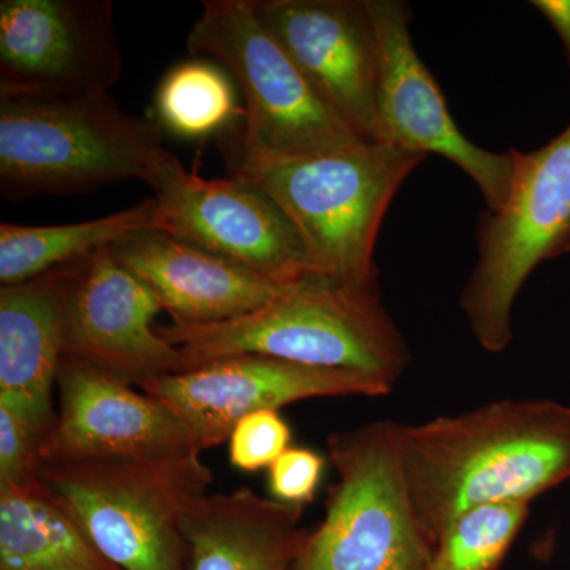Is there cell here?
<instances>
[{
    "label": "cell",
    "instance_id": "cell-24",
    "mask_svg": "<svg viewBox=\"0 0 570 570\" xmlns=\"http://www.w3.org/2000/svg\"><path fill=\"white\" fill-rule=\"evenodd\" d=\"M43 436L18 412L0 403V489L39 482Z\"/></svg>",
    "mask_w": 570,
    "mask_h": 570
},
{
    "label": "cell",
    "instance_id": "cell-9",
    "mask_svg": "<svg viewBox=\"0 0 570 570\" xmlns=\"http://www.w3.org/2000/svg\"><path fill=\"white\" fill-rule=\"evenodd\" d=\"M146 184L159 204L160 230L281 285L314 272L295 225L253 183L238 176L202 178L167 151L154 165Z\"/></svg>",
    "mask_w": 570,
    "mask_h": 570
},
{
    "label": "cell",
    "instance_id": "cell-10",
    "mask_svg": "<svg viewBox=\"0 0 570 570\" xmlns=\"http://www.w3.org/2000/svg\"><path fill=\"white\" fill-rule=\"evenodd\" d=\"M376 29L379 78L374 142L439 154L474 181L489 212L508 198L513 157L480 148L461 132L444 94L411 37L412 10L401 0H366Z\"/></svg>",
    "mask_w": 570,
    "mask_h": 570
},
{
    "label": "cell",
    "instance_id": "cell-27",
    "mask_svg": "<svg viewBox=\"0 0 570 570\" xmlns=\"http://www.w3.org/2000/svg\"><path fill=\"white\" fill-rule=\"evenodd\" d=\"M39 570H73V569H39Z\"/></svg>",
    "mask_w": 570,
    "mask_h": 570
},
{
    "label": "cell",
    "instance_id": "cell-12",
    "mask_svg": "<svg viewBox=\"0 0 570 570\" xmlns=\"http://www.w3.org/2000/svg\"><path fill=\"white\" fill-rule=\"evenodd\" d=\"M138 389L181 420L200 453L228 442L236 423L255 412L279 411L311 397L384 396L392 392L366 374L255 354L225 356L187 373L151 379Z\"/></svg>",
    "mask_w": 570,
    "mask_h": 570
},
{
    "label": "cell",
    "instance_id": "cell-25",
    "mask_svg": "<svg viewBox=\"0 0 570 570\" xmlns=\"http://www.w3.org/2000/svg\"><path fill=\"white\" fill-rule=\"evenodd\" d=\"M325 466L326 459L317 450L288 448L268 468L269 494L275 501L303 508L316 498Z\"/></svg>",
    "mask_w": 570,
    "mask_h": 570
},
{
    "label": "cell",
    "instance_id": "cell-15",
    "mask_svg": "<svg viewBox=\"0 0 570 570\" xmlns=\"http://www.w3.org/2000/svg\"><path fill=\"white\" fill-rule=\"evenodd\" d=\"M159 296L112 257L97 250L71 292L62 358L77 360L127 384L189 371L186 356L154 328Z\"/></svg>",
    "mask_w": 570,
    "mask_h": 570
},
{
    "label": "cell",
    "instance_id": "cell-11",
    "mask_svg": "<svg viewBox=\"0 0 570 570\" xmlns=\"http://www.w3.org/2000/svg\"><path fill=\"white\" fill-rule=\"evenodd\" d=\"M122 69L111 0L0 2V97L110 92Z\"/></svg>",
    "mask_w": 570,
    "mask_h": 570
},
{
    "label": "cell",
    "instance_id": "cell-22",
    "mask_svg": "<svg viewBox=\"0 0 570 570\" xmlns=\"http://www.w3.org/2000/svg\"><path fill=\"white\" fill-rule=\"evenodd\" d=\"M530 517V504L504 502L461 513L434 543L428 570H494Z\"/></svg>",
    "mask_w": 570,
    "mask_h": 570
},
{
    "label": "cell",
    "instance_id": "cell-17",
    "mask_svg": "<svg viewBox=\"0 0 570 570\" xmlns=\"http://www.w3.org/2000/svg\"><path fill=\"white\" fill-rule=\"evenodd\" d=\"M111 253L153 288L176 324L234 321L272 302L285 287L159 228L127 236Z\"/></svg>",
    "mask_w": 570,
    "mask_h": 570
},
{
    "label": "cell",
    "instance_id": "cell-14",
    "mask_svg": "<svg viewBox=\"0 0 570 570\" xmlns=\"http://www.w3.org/2000/svg\"><path fill=\"white\" fill-rule=\"evenodd\" d=\"M254 9L318 97L374 142L379 51L366 0H254Z\"/></svg>",
    "mask_w": 570,
    "mask_h": 570
},
{
    "label": "cell",
    "instance_id": "cell-18",
    "mask_svg": "<svg viewBox=\"0 0 570 570\" xmlns=\"http://www.w3.org/2000/svg\"><path fill=\"white\" fill-rule=\"evenodd\" d=\"M303 508L250 489L208 493L183 520L187 570H292L307 530Z\"/></svg>",
    "mask_w": 570,
    "mask_h": 570
},
{
    "label": "cell",
    "instance_id": "cell-19",
    "mask_svg": "<svg viewBox=\"0 0 570 570\" xmlns=\"http://www.w3.org/2000/svg\"><path fill=\"white\" fill-rule=\"evenodd\" d=\"M121 570L105 560L41 482L0 489V570Z\"/></svg>",
    "mask_w": 570,
    "mask_h": 570
},
{
    "label": "cell",
    "instance_id": "cell-6",
    "mask_svg": "<svg viewBox=\"0 0 570 570\" xmlns=\"http://www.w3.org/2000/svg\"><path fill=\"white\" fill-rule=\"evenodd\" d=\"M45 490L121 570H187L183 520L209 493L200 453L41 464Z\"/></svg>",
    "mask_w": 570,
    "mask_h": 570
},
{
    "label": "cell",
    "instance_id": "cell-7",
    "mask_svg": "<svg viewBox=\"0 0 570 570\" xmlns=\"http://www.w3.org/2000/svg\"><path fill=\"white\" fill-rule=\"evenodd\" d=\"M326 448L337 482L292 570H428L434 547L409 497L400 423L340 431Z\"/></svg>",
    "mask_w": 570,
    "mask_h": 570
},
{
    "label": "cell",
    "instance_id": "cell-16",
    "mask_svg": "<svg viewBox=\"0 0 570 570\" xmlns=\"http://www.w3.org/2000/svg\"><path fill=\"white\" fill-rule=\"evenodd\" d=\"M91 255L0 287V403L47 438L63 356L67 305Z\"/></svg>",
    "mask_w": 570,
    "mask_h": 570
},
{
    "label": "cell",
    "instance_id": "cell-1",
    "mask_svg": "<svg viewBox=\"0 0 570 570\" xmlns=\"http://www.w3.org/2000/svg\"><path fill=\"white\" fill-rule=\"evenodd\" d=\"M401 453L412 508L434 547L468 510L531 504L570 480V406L502 400L401 425Z\"/></svg>",
    "mask_w": 570,
    "mask_h": 570
},
{
    "label": "cell",
    "instance_id": "cell-4",
    "mask_svg": "<svg viewBox=\"0 0 570 570\" xmlns=\"http://www.w3.org/2000/svg\"><path fill=\"white\" fill-rule=\"evenodd\" d=\"M426 159L382 142L291 160L227 157L232 176L268 194L305 242L314 272L377 284L379 230L400 187Z\"/></svg>",
    "mask_w": 570,
    "mask_h": 570
},
{
    "label": "cell",
    "instance_id": "cell-13",
    "mask_svg": "<svg viewBox=\"0 0 570 570\" xmlns=\"http://www.w3.org/2000/svg\"><path fill=\"white\" fill-rule=\"evenodd\" d=\"M59 411L41 444L43 463L157 460L200 453L159 400L77 360L62 358Z\"/></svg>",
    "mask_w": 570,
    "mask_h": 570
},
{
    "label": "cell",
    "instance_id": "cell-21",
    "mask_svg": "<svg viewBox=\"0 0 570 570\" xmlns=\"http://www.w3.org/2000/svg\"><path fill=\"white\" fill-rule=\"evenodd\" d=\"M234 78L219 63L193 58L171 67L154 94V119L184 140L230 132L243 110Z\"/></svg>",
    "mask_w": 570,
    "mask_h": 570
},
{
    "label": "cell",
    "instance_id": "cell-23",
    "mask_svg": "<svg viewBox=\"0 0 570 570\" xmlns=\"http://www.w3.org/2000/svg\"><path fill=\"white\" fill-rule=\"evenodd\" d=\"M291 442V426L279 411L255 412L236 423L228 438V459L239 471H262L292 448Z\"/></svg>",
    "mask_w": 570,
    "mask_h": 570
},
{
    "label": "cell",
    "instance_id": "cell-5",
    "mask_svg": "<svg viewBox=\"0 0 570 570\" xmlns=\"http://www.w3.org/2000/svg\"><path fill=\"white\" fill-rule=\"evenodd\" d=\"M187 51L224 67L245 104V126L228 135L225 157L302 159L363 141L296 69L258 18L254 0H205Z\"/></svg>",
    "mask_w": 570,
    "mask_h": 570
},
{
    "label": "cell",
    "instance_id": "cell-2",
    "mask_svg": "<svg viewBox=\"0 0 570 570\" xmlns=\"http://www.w3.org/2000/svg\"><path fill=\"white\" fill-rule=\"evenodd\" d=\"M183 352L189 371L225 356L255 354L322 370L354 371L393 389L411 351L377 284L348 283L309 272L272 302L217 324L159 326Z\"/></svg>",
    "mask_w": 570,
    "mask_h": 570
},
{
    "label": "cell",
    "instance_id": "cell-3",
    "mask_svg": "<svg viewBox=\"0 0 570 570\" xmlns=\"http://www.w3.org/2000/svg\"><path fill=\"white\" fill-rule=\"evenodd\" d=\"M154 118L129 115L110 92L0 97V190L10 200L148 181L168 149Z\"/></svg>",
    "mask_w": 570,
    "mask_h": 570
},
{
    "label": "cell",
    "instance_id": "cell-26",
    "mask_svg": "<svg viewBox=\"0 0 570 570\" xmlns=\"http://www.w3.org/2000/svg\"><path fill=\"white\" fill-rule=\"evenodd\" d=\"M532 6L557 31L570 66V0H535Z\"/></svg>",
    "mask_w": 570,
    "mask_h": 570
},
{
    "label": "cell",
    "instance_id": "cell-8",
    "mask_svg": "<svg viewBox=\"0 0 570 570\" xmlns=\"http://www.w3.org/2000/svg\"><path fill=\"white\" fill-rule=\"evenodd\" d=\"M513 175L497 212L480 214L478 262L460 296L480 346L491 354L512 341L517 296L540 264L570 254V124L542 148H510Z\"/></svg>",
    "mask_w": 570,
    "mask_h": 570
},
{
    "label": "cell",
    "instance_id": "cell-20",
    "mask_svg": "<svg viewBox=\"0 0 570 570\" xmlns=\"http://www.w3.org/2000/svg\"><path fill=\"white\" fill-rule=\"evenodd\" d=\"M163 227L159 204H140L99 219L66 225L0 224V284L32 279L50 269L89 257L104 247L148 228Z\"/></svg>",
    "mask_w": 570,
    "mask_h": 570
}]
</instances>
